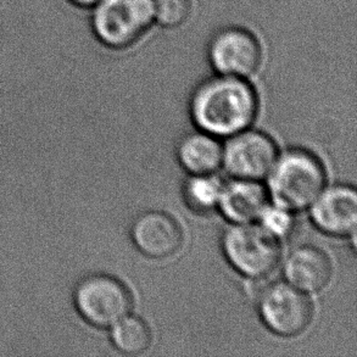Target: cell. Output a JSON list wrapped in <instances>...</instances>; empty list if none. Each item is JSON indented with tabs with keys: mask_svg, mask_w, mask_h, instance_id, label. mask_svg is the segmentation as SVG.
Masks as SVG:
<instances>
[{
	"mask_svg": "<svg viewBox=\"0 0 357 357\" xmlns=\"http://www.w3.org/2000/svg\"><path fill=\"white\" fill-rule=\"evenodd\" d=\"M259 97L245 78L215 73L204 78L190 97V116L200 130L232 137L255 121Z\"/></svg>",
	"mask_w": 357,
	"mask_h": 357,
	"instance_id": "1",
	"label": "cell"
},
{
	"mask_svg": "<svg viewBox=\"0 0 357 357\" xmlns=\"http://www.w3.org/2000/svg\"><path fill=\"white\" fill-rule=\"evenodd\" d=\"M154 26V0H99L88 16L93 39L112 52L135 47Z\"/></svg>",
	"mask_w": 357,
	"mask_h": 357,
	"instance_id": "2",
	"label": "cell"
},
{
	"mask_svg": "<svg viewBox=\"0 0 357 357\" xmlns=\"http://www.w3.org/2000/svg\"><path fill=\"white\" fill-rule=\"evenodd\" d=\"M268 176L271 197L277 205L293 213L311 206L327 181L321 160L300 148L287 150L277 156Z\"/></svg>",
	"mask_w": 357,
	"mask_h": 357,
	"instance_id": "3",
	"label": "cell"
},
{
	"mask_svg": "<svg viewBox=\"0 0 357 357\" xmlns=\"http://www.w3.org/2000/svg\"><path fill=\"white\" fill-rule=\"evenodd\" d=\"M221 244L229 265L249 280L266 278L280 264V241L261 225L234 223L223 233Z\"/></svg>",
	"mask_w": 357,
	"mask_h": 357,
	"instance_id": "4",
	"label": "cell"
},
{
	"mask_svg": "<svg viewBox=\"0 0 357 357\" xmlns=\"http://www.w3.org/2000/svg\"><path fill=\"white\" fill-rule=\"evenodd\" d=\"M264 48L257 34L243 24H221L206 43V61L213 73L248 78L261 68Z\"/></svg>",
	"mask_w": 357,
	"mask_h": 357,
	"instance_id": "5",
	"label": "cell"
},
{
	"mask_svg": "<svg viewBox=\"0 0 357 357\" xmlns=\"http://www.w3.org/2000/svg\"><path fill=\"white\" fill-rule=\"evenodd\" d=\"M75 304L88 324L107 328L128 316L133 299L130 289L115 277L93 275L78 283Z\"/></svg>",
	"mask_w": 357,
	"mask_h": 357,
	"instance_id": "6",
	"label": "cell"
},
{
	"mask_svg": "<svg viewBox=\"0 0 357 357\" xmlns=\"http://www.w3.org/2000/svg\"><path fill=\"white\" fill-rule=\"evenodd\" d=\"M259 314L271 332L290 338L309 327L314 309L304 291L289 283L275 282L261 290Z\"/></svg>",
	"mask_w": 357,
	"mask_h": 357,
	"instance_id": "7",
	"label": "cell"
},
{
	"mask_svg": "<svg viewBox=\"0 0 357 357\" xmlns=\"http://www.w3.org/2000/svg\"><path fill=\"white\" fill-rule=\"evenodd\" d=\"M278 156L275 140L260 130L232 135L223 148L222 165L234 178L260 181L268 176Z\"/></svg>",
	"mask_w": 357,
	"mask_h": 357,
	"instance_id": "8",
	"label": "cell"
},
{
	"mask_svg": "<svg viewBox=\"0 0 357 357\" xmlns=\"http://www.w3.org/2000/svg\"><path fill=\"white\" fill-rule=\"evenodd\" d=\"M310 216L319 231L333 237L355 236L357 194L353 185L338 184L324 189L311 204Z\"/></svg>",
	"mask_w": 357,
	"mask_h": 357,
	"instance_id": "9",
	"label": "cell"
},
{
	"mask_svg": "<svg viewBox=\"0 0 357 357\" xmlns=\"http://www.w3.org/2000/svg\"><path fill=\"white\" fill-rule=\"evenodd\" d=\"M135 248L150 259H166L183 245V231L179 223L164 211L140 213L130 227Z\"/></svg>",
	"mask_w": 357,
	"mask_h": 357,
	"instance_id": "10",
	"label": "cell"
},
{
	"mask_svg": "<svg viewBox=\"0 0 357 357\" xmlns=\"http://www.w3.org/2000/svg\"><path fill=\"white\" fill-rule=\"evenodd\" d=\"M283 270L288 283L304 293L324 289L332 275L328 256L314 245L295 248L287 257Z\"/></svg>",
	"mask_w": 357,
	"mask_h": 357,
	"instance_id": "11",
	"label": "cell"
},
{
	"mask_svg": "<svg viewBox=\"0 0 357 357\" xmlns=\"http://www.w3.org/2000/svg\"><path fill=\"white\" fill-rule=\"evenodd\" d=\"M268 205V193L259 181L236 178L223 184L218 206L233 223H252Z\"/></svg>",
	"mask_w": 357,
	"mask_h": 357,
	"instance_id": "12",
	"label": "cell"
},
{
	"mask_svg": "<svg viewBox=\"0 0 357 357\" xmlns=\"http://www.w3.org/2000/svg\"><path fill=\"white\" fill-rule=\"evenodd\" d=\"M223 146L204 130L184 135L177 146L179 164L190 174H213L222 166Z\"/></svg>",
	"mask_w": 357,
	"mask_h": 357,
	"instance_id": "13",
	"label": "cell"
},
{
	"mask_svg": "<svg viewBox=\"0 0 357 357\" xmlns=\"http://www.w3.org/2000/svg\"><path fill=\"white\" fill-rule=\"evenodd\" d=\"M114 347L126 355L144 353L151 344V332L145 321L135 316H126L112 326Z\"/></svg>",
	"mask_w": 357,
	"mask_h": 357,
	"instance_id": "14",
	"label": "cell"
},
{
	"mask_svg": "<svg viewBox=\"0 0 357 357\" xmlns=\"http://www.w3.org/2000/svg\"><path fill=\"white\" fill-rule=\"evenodd\" d=\"M222 185L213 174H192L184 184V199L194 211L208 213L218 208Z\"/></svg>",
	"mask_w": 357,
	"mask_h": 357,
	"instance_id": "15",
	"label": "cell"
},
{
	"mask_svg": "<svg viewBox=\"0 0 357 357\" xmlns=\"http://www.w3.org/2000/svg\"><path fill=\"white\" fill-rule=\"evenodd\" d=\"M192 0H154L155 24L160 29H176L192 20Z\"/></svg>",
	"mask_w": 357,
	"mask_h": 357,
	"instance_id": "16",
	"label": "cell"
},
{
	"mask_svg": "<svg viewBox=\"0 0 357 357\" xmlns=\"http://www.w3.org/2000/svg\"><path fill=\"white\" fill-rule=\"evenodd\" d=\"M259 221L267 232L278 241L289 237L295 228L294 213L280 205H267Z\"/></svg>",
	"mask_w": 357,
	"mask_h": 357,
	"instance_id": "17",
	"label": "cell"
},
{
	"mask_svg": "<svg viewBox=\"0 0 357 357\" xmlns=\"http://www.w3.org/2000/svg\"><path fill=\"white\" fill-rule=\"evenodd\" d=\"M68 5L73 6L75 9L89 11L99 0H65Z\"/></svg>",
	"mask_w": 357,
	"mask_h": 357,
	"instance_id": "18",
	"label": "cell"
}]
</instances>
